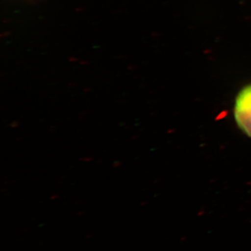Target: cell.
Listing matches in <instances>:
<instances>
[{
  "instance_id": "obj_1",
  "label": "cell",
  "mask_w": 251,
  "mask_h": 251,
  "mask_svg": "<svg viewBox=\"0 0 251 251\" xmlns=\"http://www.w3.org/2000/svg\"><path fill=\"white\" fill-rule=\"evenodd\" d=\"M234 117L239 128L251 138V85L246 86L238 94Z\"/></svg>"
}]
</instances>
